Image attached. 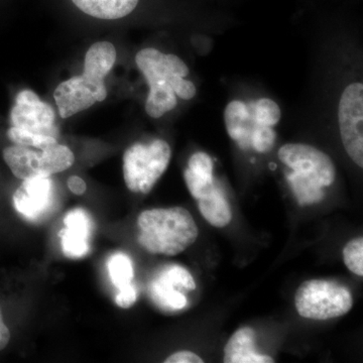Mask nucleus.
<instances>
[{
    "label": "nucleus",
    "instance_id": "9d476101",
    "mask_svg": "<svg viewBox=\"0 0 363 363\" xmlns=\"http://www.w3.org/2000/svg\"><path fill=\"white\" fill-rule=\"evenodd\" d=\"M195 290L192 274L180 266L164 267L150 283V297L162 309L178 311L187 306V298L179 289Z\"/></svg>",
    "mask_w": 363,
    "mask_h": 363
},
{
    "label": "nucleus",
    "instance_id": "4468645a",
    "mask_svg": "<svg viewBox=\"0 0 363 363\" xmlns=\"http://www.w3.org/2000/svg\"><path fill=\"white\" fill-rule=\"evenodd\" d=\"M224 121L227 133L238 143L240 149L250 147V135L255 126L252 108L245 102L234 100L226 106Z\"/></svg>",
    "mask_w": 363,
    "mask_h": 363
},
{
    "label": "nucleus",
    "instance_id": "5701e85b",
    "mask_svg": "<svg viewBox=\"0 0 363 363\" xmlns=\"http://www.w3.org/2000/svg\"><path fill=\"white\" fill-rule=\"evenodd\" d=\"M277 135L271 126L257 125L250 135V147L257 152H267L276 143Z\"/></svg>",
    "mask_w": 363,
    "mask_h": 363
},
{
    "label": "nucleus",
    "instance_id": "f03ea898",
    "mask_svg": "<svg viewBox=\"0 0 363 363\" xmlns=\"http://www.w3.org/2000/svg\"><path fill=\"white\" fill-rule=\"evenodd\" d=\"M135 63L147 79L150 93L145 111L152 118H160L173 111L178 104L173 90L177 77H187L189 68L183 60L173 54H164L154 48L143 49L136 54Z\"/></svg>",
    "mask_w": 363,
    "mask_h": 363
},
{
    "label": "nucleus",
    "instance_id": "f257e3e1",
    "mask_svg": "<svg viewBox=\"0 0 363 363\" xmlns=\"http://www.w3.org/2000/svg\"><path fill=\"white\" fill-rule=\"evenodd\" d=\"M138 243L152 255L185 252L198 238L197 224L185 208H157L138 215Z\"/></svg>",
    "mask_w": 363,
    "mask_h": 363
},
{
    "label": "nucleus",
    "instance_id": "dca6fc26",
    "mask_svg": "<svg viewBox=\"0 0 363 363\" xmlns=\"http://www.w3.org/2000/svg\"><path fill=\"white\" fill-rule=\"evenodd\" d=\"M116 61V50L109 42H98L91 45L85 56L83 73L97 80L104 81Z\"/></svg>",
    "mask_w": 363,
    "mask_h": 363
},
{
    "label": "nucleus",
    "instance_id": "7ed1b4c3",
    "mask_svg": "<svg viewBox=\"0 0 363 363\" xmlns=\"http://www.w3.org/2000/svg\"><path fill=\"white\" fill-rule=\"evenodd\" d=\"M171 157V147L162 140L131 145L123 156L126 187L133 193L149 194L168 168Z\"/></svg>",
    "mask_w": 363,
    "mask_h": 363
},
{
    "label": "nucleus",
    "instance_id": "6e6552de",
    "mask_svg": "<svg viewBox=\"0 0 363 363\" xmlns=\"http://www.w3.org/2000/svg\"><path fill=\"white\" fill-rule=\"evenodd\" d=\"M107 97V88L104 81L96 80L85 75L74 76L59 84L54 92L55 101L62 118L90 108L97 102Z\"/></svg>",
    "mask_w": 363,
    "mask_h": 363
},
{
    "label": "nucleus",
    "instance_id": "39448f33",
    "mask_svg": "<svg viewBox=\"0 0 363 363\" xmlns=\"http://www.w3.org/2000/svg\"><path fill=\"white\" fill-rule=\"evenodd\" d=\"M4 159L13 175L21 180L51 177L71 168L75 161L72 150L58 143L39 150L13 145L4 150Z\"/></svg>",
    "mask_w": 363,
    "mask_h": 363
},
{
    "label": "nucleus",
    "instance_id": "f8f14e48",
    "mask_svg": "<svg viewBox=\"0 0 363 363\" xmlns=\"http://www.w3.org/2000/svg\"><path fill=\"white\" fill-rule=\"evenodd\" d=\"M66 228L62 236V250L66 257L79 259L90 250L89 240L92 233V220L85 210L74 209L64 219Z\"/></svg>",
    "mask_w": 363,
    "mask_h": 363
},
{
    "label": "nucleus",
    "instance_id": "c85d7f7f",
    "mask_svg": "<svg viewBox=\"0 0 363 363\" xmlns=\"http://www.w3.org/2000/svg\"><path fill=\"white\" fill-rule=\"evenodd\" d=\"M68 187L76 195H83L86 192V183L80 177L72 176L68 179Z\"/></svg>",
    "mask_w": 363,
    "mask_h": 363
},
{
    "label": "nucleus",
    "instance_id": "cd10ccee",
    "mask_svg": "<svg viewBox=\"0 0 363 363\" xmlns=\"http://www.w3.org/2000/svg\"><path fill=\"white\" fill-rule=\"evenodd\" d=\"M201 357H198L192 351H178L174 354L169 355L167 359H164V363H203Z\"/></svg>",
    "mask_w": 363,
    "mask_h": 363
},
{
    "label": "nucleus",
    "instance_id": "6ab92c4d",
    "mask_svg": "<svg viewBox=\"0 0 363 363\" xmlns=\"http://www.w3.org/2000/svg\"><path fill=\"white\" fill-rule=\"evenodd\" d=\"M109 276L112 283L116 285L118 290L131 285L135 271H133V262L128 255L118 252L111 255L107 262Z\"/></svg>",
    "mask_w": 363,
    "mask_h": 363
},
{
    "label": "nucleus",
    "instance_id": "aec40b11",
    "mask_svg": "<svg viewBox=\"0 0 363 363\" xmlns=\"http://www.w3.org/2000/svg\"><path fill=\"white\" fill-rule=\"evenodd\" d=\"M7 136L16 145L38 150L45 149V147L58 143L57 138H52V136L38 135V133L21 130V128H14V126H11L7 130Z\"/></svg>",
    "mask_w": 363,
    "mask_h": 363
},
{
    "label": "nucleus",
    "instance_id": "c756f323",
    "mask_svg": "<svg viewBox=\"0 0 363 363\" xmlns=\"http://www.w3.org/2000/svg\"><path fill=\"white\" fill-rule=\"evenodd\" d=\"M11 340V331L6 326L2 317L1 310H0V351L4 350L6 347Z\"/></svg>",
    "mask_w": 363,
    "mask_h": 363
},
{
    "label": "nucleus",
    "instance_id": "bb28decb",
    "mask_svg": "<svg viewBox=\"0 0 363 363\" xmlns=\"http://www.w3.org/2000/svg\"><path fill=\"white\" fill-rule=\"evenodd\" d=\"M136 301V291L133 284L118 290V294L116 297V303L118 307L123 309H128L135 305Z\"/></svg>",
    "mask_w": 363,
    "mask_h": 363
},
{
    "label": "nucleus",
    "instance_id": "2eb2a0df",
    "mask_svg": "<svg viewBox=\"0 0 363 363\" xmlns=\"http://www.w3.org/2000/svg\"><path fill=\"white\" fill-rule=\"evenodd\" d=\"M83 13L100 20H118L133 13L140 0H72Z\"/></svg>",
    "mask_w": 363,
    "mask_h": 363
},
{
    "label": "nucleus",
    "instance_id": "ddd939ff",
    "mask_svg": "<svg viewBox=\"0 0 363 363\" xmlns=\"http://www.w3.org/2000/svg\"><path fill=\"white\" fill-rule=\"evenodd\" d=\"M255 332L242 327L231 336L224 348V363H274L269 355L259 354L255 347Z\"/></svg>",
    "mask_w": 363,
    "mask_h": 363
},
{
    "label": "nucleus",
    "instance_id": "423d86ee",
    "mask_svg": "<svg viewBox=\"0 0 363 363\" xmlns=\"http://www.w3.org/2000/svg\"><path fill=\"white\" fill-rule=\"evenodd\" d=\"M341 140L348 156L359 168L363 167V85H348L338 106Z\"/></svg>",
    "mask_w": 363,
    "mask_h": 363
},
{
    "label": "nucleus",
    "instance_id": "f3484780",
    "mask_svg": "<svg viewBox=\"0 0 363 363\" xmlns=\"http://www.w3.org/2000/svg\"><path fill=\"white\" fill-rule=\"evenodd\" d=\"M198 208L205 220L217 228H223L233 220L230 205L218 188L198 199Z\"/></svg>",
    "mask_w": 363,
    "mask_h": 363
},
{
    "label": "nucleus",
    "instance_id": "412c9836",
    "mask_svg": "<svg viewBox=\"0 0 363 363\" xmlns=\"http://www.w3.org/2000/svg\"><path fill=\"white\" fill-rule=\"evenodd\" d=\"M253 121L257 125H276L281 119V109L279 105L269 98H262L255 104H250Z\"/></svg>",
    "mask_w": 363,
    "mask_h": 363
},
{
    "label": "nucleus",
    "instance_id": "a211bd4d",
    "mask_svg": "<svg viewBox=\"0 0 363 363\" xmlns=\"http://www.w3.org/2000/svg\"><path fill=\"white\" fill-rule=\"evenodd\" d=\"M286 180H288L289 185L292 189L298 204H315V203L321 202L324 199L323 188L320 187L316 182L311 179L293 172L286 175Z\"/></svg>",
    "mask_w": 363,
    "mask_h": 363
},
{
    "label": "nucleus",
    "instance_id": "a878e982",
    "mask_svg": "<svg viewBox=\"0 0 363 363\" xmlns=\"http://www.w3.org/2000/svg\"><path fill=\"white\" fill-rule=\"evenodd\" d=\"M173 90L176 96L182 98L184 100H190L195 96V85L191 81L186 80L184 77H178L173 85Z\"/></svg>",
    "mask_w": 363,
    "mask_h": 363
},
{
    "label": "nucleus",
    "instance_id": "0eeeda50",
    "mask_svg": "<svg viewBox=\"0 0 363 363\" xmlns=\"http://www.w3.org/2000/svg\"><path fill=\"white\" fill-rule=\"evenodd\" d=\"M279 161L295 173L316 182L320 187H329L335 181L336 169L330 157L304 143H288L279 149Z\"/></svg>",
    "mask_w": 363,
    "mask_h": 363
},
{
    "label": "nucleus",
    "instance_id": "4be33fe9",
    "mask_svg": "<svg viewBox=\"0 0 363 363\" xmlns=\"http://www.w3.org/2000/svg\"><path fill=\"white\" fill-rule=\"evenodd\" d=\"M343 260L345 266L353 274L363 277V238L350 240L343 250Z\"/></svg>",
    "mask_w": 363,
    "mask_h": 363
},
{
    "label": "nucleus",
    "instance_id": "393cba45",
    "mask_svg": "<svg viewBox=\"0 0 363 363\" xmlns=\"http://www.w3.org/2000/svg\"><path fill=\"white\" fill-rule=\"evenodd\" d=\"M188 169L206 180L213 181V161L206 152H198L190 157Z\"/></svg>",
    "mask_w": 363,
    "mask_h": 363
},
{
    "label": "nucleus",
    "instance_id": "20e7f679",
    "mask_svg": "<svg viewBox=\"0 0 363 363\" xmlns=\"http://www.w3.org/2000/svg\"><path fill=\"white\" fill-rule=\"evenodd\" d=\"M295 306L301 317L328 320L347 314L352 309L353 298L347 288L336 281L310 279L298 286Z\"/></svg>",
    "mask_w": 363,
    "mask_h": 363
},
{
    "label": "nucleus",
    "instance_id": "9b49d317",
    "mask_svg": "<svg viewBox=\"0 0 363 363\" xmlns=\"http://www.w3.org/2000/svg\"><path fill=\"white\" fill-rule=\"evenodd\" d=\"M54 202V184L50 177L28 179L13 194L16 211L30 221L42 218Z\"/></svg>",
    "mask_w": 363,
    "mask_h": 363
},
{
    "label": "nucleus",
    "instance_id": "1a4fd4ad",
    "mask_svg": "<svg viewBox=\"0 0 363 363\" xmlns=\"http://www.w3.org/2000/svg\"><path fill=\"white\" fill-rule=\"evenodd\" d=\"M55 119L56 114L51 105L42 101L32 90L18 93L11 112V126L57 138L59 130Z\"/></svg>",
    "mask_w": 363,
    "mask_h": 363
},
{
    "label": "nucleus",
    "instance_id": "b1692460",
    "mask_svg": "<svg viewBox=\"0 0 363 363\" xmlns=\"http://www.w3.org/2000/svg\"><path fill=\"white\" fill-rule=\"evenodd\" d=\"M184 179H185L189 192L196 200L209 195L216 188L215 187L214 180H206V179L195 175L188 168L184 172Z\"/></svg>",
    "mask_w": 363,
    "mask_h": 363
}]
</instances>
